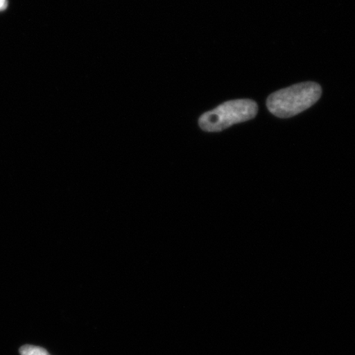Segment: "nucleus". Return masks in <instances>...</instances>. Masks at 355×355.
<instances>
[{
  "label": "nucleus",
  "mask_w": 355,
  "mask_h": 355,
  "mask_svg": "<svg viewBox=\"0 0 355 355\" xmlns=\"http://www.w3.org/2000/svg\"><path fill=\"white\" fill-rule=\"evenodd\" d=\"M7 6H8L7 0H0V12L3 11L4 10H6Z\"/></svg>",
  "instance_id": "4"
},
{
  "label": "nucleus",
  "mask_w": 355,
  "mask_h": 355,
  "mask_svg": "<svg viewBox=\"0 0 355 355\" xmlns=\"http://www.w3.org/2000/svg\"><path fill=\"white\" fill-rule=\"evenodd\" d=\"M322 88L313 82L302 83L272 93L266 101L270 113L279 118L295 116L320 98Z\"/></svg>",
  "instance_id": "1"
},
{
  "label": "nucleus",
  "mask_w": 355,
  "mask_h": 355,
  "mask_svg": "<svg viewBox=\"0 0 355 355\" xmlns=\"http://www.w3.org/2000/svg\"><path fill=\"white\" fill-rule=\"evenodd\" d=\"M20 353L21 355H51L46 349L29 345L22 346Z\"/></svg>",
  "instance_id": "3"
},
{
  "label": "nucleus",
  "mask_w": 355,
  "mask_h": 355,
  "mask_svg": "<svg viewBox=\"0 0 355 355\" xmlns=\"http://www.w3.org/2000/svg\"><path fill=\"white\" fill-rule=\"evenodd\" d=\"M257 110L259 107L254 101H230L202 114L198 123L203 131L220 132L235 123L250 121L256 116Z\"/></svg>",
  "instance_id": "2"
}]
</instances>
